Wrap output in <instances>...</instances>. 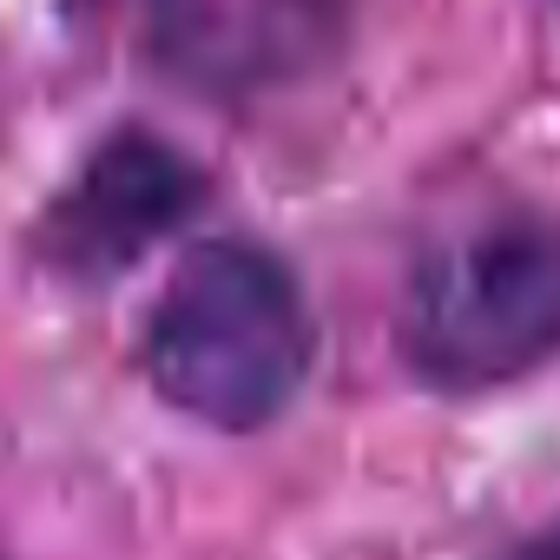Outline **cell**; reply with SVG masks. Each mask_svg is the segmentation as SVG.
I'll list each match as a JSON object with an SVG mask.
<instances>
[{"mask_svg":"<svg viewBox=\"0 0 560 560\" xmlns=\"http://www.w3.org/2000/svg\"><path fill=\"white\" fill-rule=\"evenodd\" d=\"M311 370L317 317L277 250L211 237L178 257L145 317V376L178 416L224 435L270 429L291 416Z\"/></svg>","mask_w":560,"mask_h":560,"instance_id":"6da1fadb","label":"cell"},{"mask_svg":"<svg viewBox=\"0 0 560 560\" xmlns=\"http://www.w3.org/2000/svg\"><path fill=\"white\" fill-rule=\"evenodd\" d=\"M396 350L442 396L547 370L560 357V211H494L435 237L402 277Z\"/></svg>","mask_w":560,"mask_h":560,"instance_id":"7a4b0ae2","label":"cell"},{"mask_svg":"<svg viewBox=\"0 0 560 560\" xmlns=\"http://www.w3.org/2000/svg\"><path fill=\"white\" fill-rule=\"evenodd\" d=\"M363 0H145V40L172 80L250 100L311 80L357 27Z\"/></svg>","mask_w":560,"mask_h":560,"instance_id":"3957f363","label":"cell"},{"mask_svg":"<svg viewBox=\"0 0 560 560\" xmlns=\"http://www.w3.org/2000/svg\"><path fill=\"white\" fill-rule=\"evenodd\" d=\"M205 198V172L152 132L106 139L54 198L40 250L73 284H106L132 270L159 237H172Z\"/></svg>","mask_w":560,"mask_h":560,"instance_id":"277c9868","label":"cell"},{"mask_svg":"<svg viewBox=\"0 0 560 560\" xmlns=\"http://www.w3.org/2000/svg\"><path fill=\"white\" fill-rule=\"evenodd\" d=\"M514 560H560V521H553V527H540V534H534Z\"/></svg>","mask_w":560,"mask_h":560,"instance_id":"5b68a950","label":"cell"}]
</instances>
